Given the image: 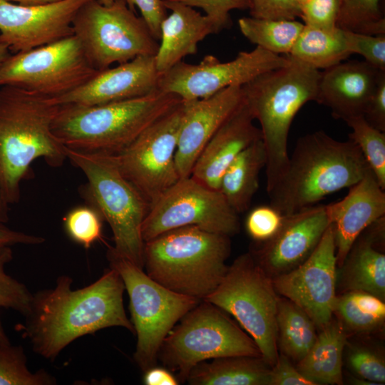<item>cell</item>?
Listing matches in <instances>:
<instances>
[{
	"label": "cell",
	"instance_id": "cell-1",
	"mask_svg": "<svg viewBox=\"0 0 385 385\" xmlns=\"http://www.w3.org/2000/svg\"><path fill=\"white\" fill-rule=\"evenodd\" d=\"M73 279L61 275L56 286L33 294L25 321L17 324L35 353L53 361L76 339L111 327L134 333L123 306L125 285L110 267L95 282L73 289Z\"/></svg>",
	"mask_w": 385,
	"mask_h": 385
},
{
	"label": "cell",
	"instance_id": "cell-2",
	"mask_svg": "<svg viewBox=\"0 0 385 385\" xmlns=\"http://www.w3.org/2000/svg\"><path fill=\"white\" fill-rule=\"evenodd\" d=\"M52 98L17 87L0 88V190L10 205L21 198V183L34 160L53 168L66 158L51 125L58 108Z\"/></svg>",
	"mask_w": 385,
	"mask_h": 385
},
{
	"label": "cell",
	"instance_id": "cell-3",
	"mask_svg": "<svg viewBox=\"0 0 385 385\" xmlns=\"http://www.w3.org/2000/svg\"><path fill=\"white\" fill-rule=\"evenodd\" d=\"M369 170L350 139L337 140L322 130L306 134L297 140L283 176L267 192L270 205L283 215L292 214L349 188Z\"/></svg>",
	"mask_w": 385,
	"mask_h": 385
},
{
	"label": "cell",
	"instance_id": "cell-4",
	"mask_svg": "<svg viewBox=\"0 0 385 385\" xmlns=\"http://www.w3.org/2000/svg\"><path fill=\"white\" fill-rule=\"evenodd\" d=\"M181 101L178 96L158 89L144 96L104 104H61L51 130L64 147L117 154Z\"/></svg>",
	"mask_w": 385,
	"mask_h": 385
},
{
	"label": "cell",
	"instance_id": "cell-5",
	"mask_svg": "<svg viewBox=\"0 0 385 385\" xmlns=\"http://www.w3.org/2000/svg\"><path fill=\"white\" fill-rule=\"evenodd\" d=\"M288 56L287 66L264 73L242 86L245 103L260 125L267 155V192L287 170L290 126L300 108L316 101L321 76L319 70Z\"/></svg>",
	"mask_w": 385,
	"mask_h": 385
},
{
	"label": "cell",
	"instance_id": "cell-6",
	"mask_svg": "<svg viewBox=\"0 0 385 385\" xmlns=\"http://www.w3.org/2000/svg\"><path fill=\"white\" fill-rule=\"evenodd\" d=\"M230 252V236L181 227L145 242L143 268L164 287L202 301L225 275Z\"/></svg>",
	"mask_w": 385,
	"mask_h": 385
},
{
	"label": "cell",
	"instance_id": "cell-7",
	"mask_svg": "<svg viewBox=\"0 0 385 385\" xmlns=\"http://www.w3.org/2000/svg\"><path fill=\"white\" fill-rule=\"evenodd\" d=\"M66 158L85 175L82 194L106 220L113 232V249L143 269L142 225L150 205L123 175L113 154L64 147Z\"/></svg>",
	"mask_w": 385,
	"mask_h": 385
},
{
	"label": "cell",
	"instance_id": "cell-8",
	"mask_svg": "<svg viewBox=\"0 0 385 385\" xmlns=\"http://www.w3.org/2000/svg\"><path fill=\"white\" fill-rule=\"evenodd\" d=\"M231 356H262L253 339L225 311L205 300L186 313L165 338L158 359L185 382L200 362Z\"/></svg>",
	"mask_w": 385,
	"mask_h": 385
},
{
	"label": "cell",
	"instance_id": "cell-9",
	"mask_svg": "<svg viewBox=\"0 0 385 385\" xmlns=\"http://www.w3.org/2000/svg\"><path fill=\"white\" fill-rule=\"evenodd\" d=\"M110 267L120 275L129 297L137 336L134 360L142 371L155 366L160 346L175 324L201 300L177 293L150 277L143 268L110 247Z\"/></svg>",
	"mask_w": 385,
	"mask_h": 385
},
{
	"label": "cell",
	"instance_id": "cell-10",
	"mask_svg": "<svg viewBox=\"0 0 385 385\" xmlns=\"http://www.w3.org/2000/svg\"><path fill=\"white\" fill-rule=\"evenodd\" d=\"M203 300L232 315L273 366L278 358V297L272 277L251 252L237 257L216 289Z\"/></svg>",
	"mask_w": 385,
	"mask_h": 385
},
{
	"label": "cell",
	"instance_id": "cell-11",
	"mask_svg": "<svg viewBox=\"0 0 385 385\" xmlns=\"http://www.w3.org/2000/svg\"><path fill=\"white\" fill-rule=\"evenodd\" d=\"M73 36L97 71L142 56H155L159 43L144 19L124 0L110 4L89 0L77 11L72 23Z\"/></svg>",
	"mask_w": 385,
	"mask_h": 385
},
{
	"label": "cell",
	"instance_id": "cell-12",
	"mask_svg": "<svg viewBox=\"0 0 385 385\" xmlns=\"http://www.w3.org/2000/svg\"><path fill=\"white\" fill-rule=\"evenodd\" d=\"M98 71L72 35L9 55L0 64V86L56 98L79 88Z\"/></svg>",
	"mask_w": 385,
	"mask_h": 385
},
{
	"label": "cell",
	"instance_id": "cell-13",
	"mask_svg": "<svg viewBox=\"0 0 385 385\" xmlns=\"http://www.w3.org/2000/svg\"><path fill=\"white\" fill-rule=\"evenodd\" d=\"M234 235L240 228L238 214L220 191L192 176L180 178L150 207L142 225L145 242L181 227Z\"/></svg>",
	"mask_w": 385,
	"mask_h": 385
},
{
	"label": "cell",
	"instance_id": "cell-14",
	"mask_svg": "<svg viewBox=\"0 0 385 385\" xmlns=\"http://www.w3.org/2000/svg\"><path fill=\"white\" fill-rule=\"evenodd\" d=\"M184 113L183 101L113 154L123 175L151 206L180 178L175 153Z\"/></svg>",
	"mask_w": 385,
	"mask_h": 385
},
{
	"label": "cell",
	"instance_id": "cell-15",
	"mask_svg": "<svg viewBox=\"0 0 385 385\" xmlns=\"http://www.w3.org/2000/svg\"><path fill=\"white\" fill-rule=\"evenodd\" d=\"M289 61L288 55L280 56L259 46L251 51H240L227 62L207 55L197 64L181 61L160 73L158 89L175 94L183 101L203 98L230 86H242L264 73L287 66Z\"/></svg>",
	"mask_w": 385,
	"mask_h": 385
},
{
	"label": "cell",
	"instance_id": "cell-16",
	"mask_svg": "<svg viewBox=\"0 0 385 385\" xmlns=\"http://www.w3.org/2000/svg\"><path fill=\"white\" fill-rule=\"evenodd\" d=\"M337 268L330 224L308 258L295 268L272 277V283L277 293L301 307L321 329L332 319L334 312Z\"/></svg>",
	"mask_w": 385,
	"mask_h": 385
},
{
	"label": "cell",
	"instance_id": "cell-17",
	"mask_svg": "<svg viewBox=\"0 0 385 385\" xmlns=\"http://www.w3.org/2000/svg\"><path fill=\"white\" fill-rule=\"evenodd\" d=\"M88 1L21 5L0 0V42L15 53L71 36L73 35V20Z\"/></svg>",
	"mask_w": 385,
	"mask_h": 385
},
{
	"label": "cell",
	"instance_id": "cell-18",
	"mask_svg": "<svg viewBox=\"0 0 385 385\" xmlns=\"http://www.w3.org/2000/svg\"><path fill=\"white\" fill-rule=\"evenodd\" d=\"M284 216L276 235L252 253L271 277L287 272L307 260L330 225L326 205H314Z\"/></svg>",
	"mask_w": 385,
	"mask_h": 385
},
{
	"label": "cell",
	"instance_id": "cell-19",
	"mask_svg": "<svg viewBox=\"0 0 385 385\" xmlns=\"http://www.w3.org/2000/svg\"><path fill=\"white\" fill-rule=\"evenodd\" d=\"M244 102L241 86L227 87L209 97L183 101L184 113L175 153L180 178L190 176L205 145Z\"/></svg>",
	"mask_w": 385,
	"mask_h": 385
},
{
	"label": "cell",
	"instance_id": "cell-20",
	"mask_svg": "<svg viewBox=\"0 0 385 385\" xmlns=\"http://www.w3.org/2000/svg\"><path fill=\"white\" fill-rule=\"evenodd\" d=\"M159 75L154 56H138L98 71L79 88L53 100L58 105L93 106L135 98L158 90Z\"/></svg>",
	"mask_w": 385,
	"mask_h": 385
},
{
	"label": "cell",
	"instance_id": "cell-21",
	"mask_svg": "<svg viewBox=\"0 0 385 385\" xmlns=\"http://www.w3.org/2000/svg\"><path fill=\"white\" fill-rule=\"evenodd\" d=\"M326 210L333 228L337 266L341 267L359 235L385 216L384 190L370 169L342 200L326 205Z\"/></svg>",
	"mask_w": 385,
	"mask_h": 385
},
{
	"label": "cell",
	"instance_id": "cell-22",
	"mask_svg": "<svg viewBox=\"0 0 385 385\" xmlns=\"http://www.w3.org/2000/svg\"><path fill=\"white\" fill-rule=\"evenodd\" d=\"M382 71L365 61L341 62L321 72L315 101L337 119L363 116Z\"/></svg>",
	"mask_w": 385,
	"mask_h": 385
},
{
	"label": "cell",
	"instance_id": "cell-23",
	"mask_svg": "<svg viewBox=\"0 0 385 385\" xmlns=\"http://www.w3.org/2000/svg\"><path fill=\"white\" fill-rule=\"evenodd\" d=\"M245 103L220 126L197 157L190 176L219 190L221 178L231 163L247 147L262 138L261 130Z\"/></svg>",
	"mask_w": 385,
	"mask_h": 385
},
{
	"label": "cell",
	"instance_id": "cell-24",
	"mask_svg": "<svg viewBox=\"0 0 385 385\" xmlns=\"http://www.w3.org/2000/svg\"><path fill=\"white\" fill-rule=\"evenodd\" d=\"M163 2L171 13L160 24V43L154 56L159 73L168 71L184 57L195 54L199 42L221 31L210 17L193 7L173 0Z\"/></svg>",
	"mask_w": 385,
	"mask_h": 385
},
{
	"label": "cell",
	"instance_id": "cell-25",
	"mask_svg": "<svg viewBox=\"0 0 385 385\" xmlns=\"http://www.w3.org/2000/svg\"><path fill=\"white\" fill-rule=\"evenodd\" d=\"M385 216L368 226L356 238L342 265V285L385 299Z\"/></svg>",
	"mask_w": 385,
	"mask_h": 385
},
{
	"label": "cell",
	"instance_id": "cell-26",
	"mask_svg": "<svg viewBox=\"0 0 385 385\" xmlns=\"http://www.w3.org/2000/svg\"><path fill=\"white\" fill-rule=\"evenodd\" d=\"M271 369L262 356L219 357L197 364L186 381L191 385H270Z\"/></svg>",
	"mask_w": 385,
	"mask_h": 385
},
{
	"label": "cell",
	"instance_id": "cell-27",
	"mask_svg": "<svg viewBox=\"0 0 385 385\" xmlns=\"http://www.w3.org/2000/svg\"><path fill=\"white\" fill-rule=\"evenodd\" d=\"M266 163V150L260 138L243 150L223 173L219 190L237 214L249 209Z\"/></svg>",
	"mask_w": 385,
	"mask_h": 385
},
{
	"label": "cell",
	"instance_id": "cell-28",
	"mask_svg": "<svg viewBox=\"0 0 385 385\" xmlns=\"http://www.w3.org/2000/svg\"><path fill=\"white\" fill-rule=\"evenodd\" d=\"M313 346L297 368L317 384H342V354L346 335L341 322L332 321L321 329Z\"/></svg>",
	"mask_w": 385,
	"mask_h": 385
},
{
	"label": "cell",
	"instance_id": "cell-29",
	"mask_svg": "<svg viewBox=\"0 0 385 385\" xmlns=\"http://www.w3.org/2000/svg\"><path fill=\"white\" fill-rule=\"evenodd\" d=\"M350 55L342 29L323 30L304 25L288 56L319 70L334 66Z\"/></svg>",
	"mask_w": 385,
	"mask_h": 385
},
{
	"label": "cell",
	"instance_id": "cell-30",
	"mask_svg": "<svg viewBox=\"0 0 385 385\" xmlns=\"http://www.w3.org/2000/svg\"><path fill=\"white\" fill-rule=\"evenodd\" d=\"M277 347L298 363L315 342L316 325L301 307L287 298H279L277 311Z\"/></svg>",
	"mask_w": 385,
	"mask_h": 385
},
{
	"label": "cell",
	"instance_id": "cell-31",
	"mask_svg": "<svg viewBox=\"0 0 385 385\" xmlns=\"http://www.w3.org/2000/svg\"><path fill=\"white\" fill-rule=\"evenodd\" d=\"M242 35L271 53L289 55L304 24L296 19L277 20L242 17L238 20Z\"/></svg>",
	"mask_w": 385,
	"mask_h": 385
},
{
	"label": "cell",
	"instance_id": "cell-32",
	"mask_svg": "<svg viewBox=\"0 0 385 385\" xmlns=\"http://www.w3.org/2000/svg\"><path fill=\"white\" fill-rule=\"evenodd\" d=\"M334 313L353 332H369L384 324L385 303L366 292L348 291L337 297Z\"/></svg>",
	"mask_w": 385,
	"mask_h": 385
},
{
	"label": "cell",
	"instance_id": "cell-33",
	"mask_svg": "<svg viewBox=\"0 0 385 385\" xmlns=\"http://www.w3.org/2000/svg\"><path fill=\"white\" fill-rule=\"evenodd\" d=\"M351 128L349 138L359 148L380 187L385 189V133L357 116L345 120Z\"/></svg>",
	"mask_w": 385,
	"mask_h": 385
},
{
	"label": "cell",
	"instance_id": "cell-34",
	"mask_svg": "<svg viewBox=\"0 0 385 385\" xmlns=\"http://www.w3.org/2000/svg\"><path fill=\"white\" fill-rule=\"evenodd\" d=\"M381 0H340L337 26L369 35H385Z\"/></svg>",
	"mask_w": 385,
	"mask_h": 385
},
{
	"label": "cell",
	"instance_id": "cell-35",
	"mask_svg": "<svg viewBox=\"0 0 385 385\" xmlns=\"http://www.w3.org/2000/svg\"><path fill=\"white\" fill-rule=\"evenodd\" d=\"M56 379L45 369L31 372L21 346L0 342V385H53Z\"/></svg>",
	"mask_w": 385,
	"mask_h": 385
},
{
	"label": "cell",
	"instance_id": "cell-36",
	"mask_svg": "<svg viewBox=\"0 0 385 385\" xmlns=\"http://www.w3.org/2000/svg\"><path fill=\"white\" fill-rule=\"evenodd\" d=\"M103 220L100 212L89 204L71 209L63 218L66 235L86 249L101 240Z\"/></svg>",
	"mask_w": 385,
	"mask_h": 385
},
{
	"label": "cell",
	"instance_id": "cell-37",
	"mask_svg": "<svg viewBox=\"0 0 385 385\" xmlns=\"http://www.w3.org/2000/svg\"><path fill=\"white\" fill-rule=\"evenodd\" d=\"M12 258L11 247H0V308L11 309L25 316L29 310L33 294L24 284L5 272L6 265Z\"/></svg>",
	"mask_w": 385,
	"mask_h": 385
},
{
	"label": "cell",
	"instance_id": "cell-38",
	"mask_svg": "<svg viewBox=\"0 0 385 385\" xmlns=\"http://www.w3.org/2000/svg\"><path fill=\"white\" fill-rule=\"evenodd\" d=\"M343 31L346 48L351 54L358 53L374 68L385 71V35Z\"/></svg>",
	"mask_w": 385,
	"mask_h": 385
},
{
	"label": "cell",
	"instance_id": "cell-39",
	"mask_svg": "<svg viewBox=\"0 0 385 385\" xmlns=\"http://www.w3.org/2000/svg\"><path fill=\"white\" fill-rule=\"evenodd\" d=\"M284 217L270 205L257 206L247 215L245 228L251 238L265 242L276 235L282 226Z\"/></svg>",
	"mask_w": 385,
	"mask_h": 385
},
{
	"label": "cell",
	"instance_id": "cell-40",
	"mask_svg": "<svg viewBox=\"0 0 385 385\" xmlns=\"http://www.w3.org/2000/svg\"><path fill=\"white\" fill-rule=\"evenodd\" d=\"M340 0H308L300 8L306 26L323 30L336 29Z\"/></svg>",
	"mask_w": 385,
	"mask_h": 385
},
{
	"label": "cell",
	"instance_id": "cell-41",
	"mask_svg": "<svg viewBox=\"0 0 385 385\" xmlns=\"http://www.w3.org/2000/svg\"><path fill=\"white\" fill-rule=\"evenodd\" d=\"M349 366L359 376L374 384L385 382V364L375 352L364 348L352 349L349 353Z\"/></svg>",
	"mask_w": 385,
	"mask_h": 385
},
{
	"label": "cell",
	"instance_id": "cell-42",
	"mask_svg": "<svg viewBox=\"0 0 385 385\" xmlns=\"http://www.w3.org/2000/svg\"><path fill=\"white\" fill-rule=\"evenodd\" d=\"M183 4L202 9L221 31L231 26L230 11L247 9L249 0H173Z\"/></svg>",
	"mask_w": 385,
	"mask_h": 385
},
{
	"label": "cell",
	"instance_id": "cell-43",
	"mask_svg": "<svg viewBox=\"0 0 385 385\" xmlns=\"http://www.w3.org/2000/svg\"><path fill=\"white\" fill-rule=\"evenodd\" d=\"M250 16L257 19L294 20L300 17L295 0H249Z\"/></svg>",
	"mask_w": 385,
	"mask_h": 385
},
{
	"label": "cell",
	"instance_id": "cell-44",
	"mask_svg": "<svg viewBox=\"0 0 385 385\" xmlns=\"http://www.w3.org/2000/svg\"><path fill=\"white\" fill-rule=\"evenodd\" d=\"M128 7L135 11L138 9L141 17L147 24L152 35L160 40V29L163 20L167 16V9L163 0H124Z\"/></svg>",
	"mask_w": 385,
	"mask_h": 385
},
{
	"label": "cell",
	"instance_id": "cell-45",
	"mask_svg": "<svg viewBox=\"0 0 385 385\" xmlns=\"http://www.w3.org/2000/svg\"><path fill=\"white\" fill-rule=\"evenodd\" d=\"M270 385H314L306 379L291 363V360L281 354L270 371Z\"/></svg>",
	"mask_w": 385,
	"mask_h": 385
},
{
	"label": "cell",
	"instance_id": "cell-46",
	"mask_svg": "<svg viewBox=\"0 0 385 385\" xmlns=\"http://www.w3.org/2000/svg\"><path fill=\"white\" fill-rule=\"evenodd\" d=\"M363 116L371 125L385 132V71L380 75Z\"/></svg>",
	"mask_w": 385,
	"mask_h": 385
},
{
	"label": "cell",
	"instance_id": "cell-47",
	"mask_svg": "<svg viewBox=\"0 0 385 385\" xmlns=\"http://www.w3.org/2000/svg\"><path fill=\"white\" fill-rule=\"evenodd\" d=\"M44 242L43 237L16 231L0 222V247L16 245H36Z\"/></svg>",
	"mask_w": 385,
	"mask_h": 385
},
{
	"label": "cell",
	"instance_id": "cell-48",
	"mask_svg": "<svg viewBox=\"0 0 385 385\" xmlns=\"http://www.w3.org/2000/svg\"><path fill=\"white\" fill-rule=\"evenodd\" d=\"M145 372L143 382L146 385H177L179 381L170 371L160 367L153 366Z\"/></svg>",
	"mask_w": 385,
	"mask_h": 385
},
{
	"label": "cell",
	"instance_id": "cell-49",
	"mask_svg": "<svg viewBox=\"0 0 385 385\" xmlns=\"http://www.w3.org/2000/svg\"><path fill=\"white\" fill-rule=\"evenodd\" d=\"M21 5H43L53 3L59 0H6ZM102 4H110L115 0H98Z\"/></svg>",
	"mask_w": 385,
	"mask_h": 385
},
{
	"label": "cell",
	"instance_id": "cell-50",
	"mask_svg": "<svg viewBox=\"0 0 385 385\" xmlns=\"http://www.w3.org/2000/svg\"><path fill=\"white\" fill-rule=\"evenodd\" d=\"M9 220V205L4 200L0 190V222L6 223Z\"/></svg>",
	"mask_w": 385,
	"mask_h": 385
},
{
	"label": "cell",
	"instance_id": "cell-51",
	"mask_svg": "<svg viewBox=\"0 0 385 385\" xmlns=\"http://www.w3.org/2000/svg\"><path fill=\"white\" fill-rule=\"evenodd\" d=\"M9 47L0 42V64L10 55Z\"/></svg>",
	"mask_w": 385,
	"mask_h": 385
},
{
	"label": "cell",
	"instance_id": "cell-52",
	"mask_svg": "<svg viewBox=\"0 0 385 385\" xmlns=\"http://www.w3.org/2000/svg\"><path fill=\"white\" fill-rule=\"evenodd\" d=\"M0 342L2 343H11L9 337L5 333V331L3 328L2 324L0 320Z\"/></svg>",
	"mask_w": 385,
	"mask_h": 385
},
{
	"label": "cell",
	"instance_id": "cell-53",
	"mask_svg": "<svg viewBox=\"0 0 385 385\" xmlns=\"http://www.w3.org/2000/svg\"><path fill=\"white\" fill-rule=\"evenodd\" d=\"M296 2L297 3V4L299 6V7L301 8V6L305 4L308 0H295Z\"/></svg>",
	"mask_w": 385,
	"mask_h": 385
}]
</instances>
